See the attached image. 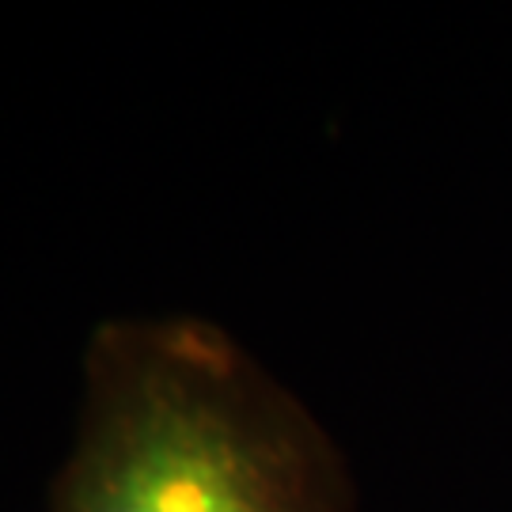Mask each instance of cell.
<instances>
[{
    "mask_svg": "<svg viewBox=\"0 0 512 512\" xmlns=\"http://www.w3.org/2000/svg\"><path fill=\"white\" fill-rule=\"evenodd\" d=\"M80 372L50 512H349L323 425L213 323L107 319Z\"/></svg>",
    "mask_w": 512,
    "mask_h": 512,
    "instance_id": "cell-1",
    "label": "cell"
}]
</instances>
